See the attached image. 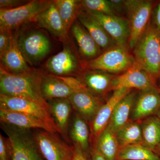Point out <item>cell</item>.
Masks as SVG:
<instances>
[{
  "label": "cell",
  "instance_id": "obj_1",
  "mask_svg": "<svg viewBox=\"0 0 160 160\" xmlns=\"http://www.w3.org/2000/svg\"><path fill=\"white\" fill-rule=\"evenodd\" d=\"M44 74L37 69H30L19 74L10 73L1 66L0 94L30 100L49 109L41 91Z\"/></svg>",
  "mask_w": 160,
  "mask_h": 160
},
{
  "label": "cell",
  "instance_id": "obj_2",
  "mask_svg": "<svg viewBox=\"0 0 160 160\" xmlns=\"http://www.w3.org/2000/svg\"><path fill=\"white\" fill-rule=\"evenodd\" d=\"M134 61L157 84L160 74V30L149 24L134 47Z\"/></svg>",
  "mask_w": 160,
  "mask_h": 160
},
{
  "label": "cell",
  "instance_id": "obj_3",
  "mask_svg": "<svg viewBox=\"0 0 160 160\" xmlns=\"http://www.w3.org/2000/svg\"><path fill=\"white\" fill-rule=\"evenodd\" d=\"M2 127L12 146V160H45L29 130L3 123Z\"/></svg>",
  "mask_w": 160,
  "mask_h": 160
},
{
  "label": "cell",
  "instance_id": "obj_4",
  "mask_svg": "<svg viewBox=\"0 0 160 160\" xmlns=\"http://www.w3.org/2000/svg\"><path fill=\"white\" fill-rule=\"evenodd\" d=\"M53 1L33 0L12 9H0V29L12 31L22 25L33 22L40 12Z\"/></svg>",
  "mask_w": 160,
  "mask_h": 160
},
{
  "label": "cell",
  "instance_id": "obj_5",
  "mask_svg": "<svg viewBox=\"0 0 160 160\" xmlns=\"http://www.w3.org/2000/svg\"><path fill=\"white\" fill-rule=\"evenodd\" d=\"M124 6L129 18V45L134 48L148 26L153 4L150 1L128 0Z\"/></svg>",
  "mask_w": 160,
  "mask_h": 160
},
{
  "label": "cell",
  "instance_id": "obj_6",
  "mask_svg": "<svg viewBox=\"0 0 160 160\" xmlns=\"http://www.w3.org/2000/svg\"><path fill=\"white\" fill-rule=\"evenodd\" d=\"M19 49L27 63L38 64L47 56L51 49V43L46 34L37 29L22 33L17 38Z\"/></svg>",
  "mask_w": 160,
  "mask_h": 160
},
{
  "label": "cell",
  "instance_id": "obj_7",
  "mask_svg": "<svg viewBox=\"0 0 160 160\" xmlns=\"http://www.w3.org/2000/svg\"><path fill=\"white\" fill-rule=\"evenodd\" d=\"M134 62L126 47L118 46L89 61L86 66L92 70L116 73L127 71Z\"/></svg>",
  "mask_w": 160,
  "mask_h": 160
},
{
  "label": "cell",
  "instance_id": "obj_8",
  "mask_svg": "<svg viewBox=\"0 0 160 160\" xmlns=\"http://www.w3.org/2000/svg\"><path fill=\"white\" fill-rule=\"evenodd\" d=\"M56 134L42 129H38L32 134L43 158L45 160H72L73 146H69Z\"/></svg>",
  "mask_w": 160,
  "mask_h": 160
},
{
  "label": "cell",
  "instance_id": "obj_9",
  "mask_svg": "<svg viewBox=\"0 0 160 160\" xmlns=\"http://www.w3.org/2000/svg\"><path fill=\"white\" fill-rule=\"evenodd\" d=\"M132 90L133 89L122 88L114 90L111 96L106 100L93 120L89 123L91 147L96 146L100 136L109 125L118 103Z\"/></svg>",
  "mask_w": 160,
  "mask_h": 160
},
{
  "label": "cell",
  "instance_id": "obj_10",
  "mask_svg": "<svg viewBox=\"0 0 160 160\" xmlns=\"http://www.w3.org/2000/svg\"><path fill=\"white\" fill-rule=\"evenodd\" d=\"M122 88L140 91L158 89L151 77L135 62L131 68L113 78L112 91Z\"/></svg>",
  "mask_w": 160,
  "mask_h": 160
},
{
  "label": "cell",
  "instance_id": "obj_11",
  "mask_svg": "<svg viewBox=\"0 0 160 160\" xmlns=\"http://www.w3.org/2000/svg\"><path fill=\"white\" fill-rule=\"evenodd\" d=\"M0 109L21 112L56 126L49 109L30 100L0 94Z\"/></svg>",
  "mask_w": 160,
  "mask_h": 160
},
{
  "label": "cell",
  "instance_id": "obj_12",
  "mask_svg": "<svg viewBox=\"0 0 160 160\" xmlns=\"http://www.w3.org/2000/svg\"><path fill=\"white\" fill-rule=\"evenodd\" d=\"M72 108L88 124L106 103L102 97L89 91L73 92L69 98Z\"/></svg>",
  "mask_w": 160,
  "mask_h": 160
},
{
  "label": "cell",
  "instance_id": "obj_13",
  "mask_svg": "<svg viewBox=\"0 0 160 160\" xmlns=\"http://www.w3.org/2000/svg\"><path fill=\"white\" fill-rule=\"evenodd\" d=\"M86 12L100 23L118 46L125 47L126 42H129V24L127 21L116 15Z\"/></svg>",
  "mask_w": 160,
  "mask_h": 160
},
{
  "label": "cell",
  "instance_id": "obj_14",
  "mask_svg": "<svg viewBox=\"0 0 160 160\" xmlns=\"http://www.w3.org/2000/svg\"><path fill=\"white\" fill-rule=\"evenodd\" d=\"M1 123L21 129H42L53 133H60L56 126L34 117L18 112L0 109Z\"/></svg>",
  "mask_w": 160,
  "mask_h": 160
},
{
  "label": "cell",
  "instance_id": "obj_15",
  "mask_svg": "<svg viewBox=\"0 0 160 160\" xmlns=\"http://www.w3.org/2000/svg\"><path fill=\"white\" fill-rule=\"evenodd\" d=\"M160 108L158 89L139 91L132 107L130 120L141 122L146 118L156 115Z\"/></svg>",
  "mask_w": 160,
  "mask_h": 160
},
{
  "label": "cell",
  "instance_id": "obj_16",
  "mask_svg": "<svg viewBox=\"0 0 160 160\" xmlns=\"http://www.w3.org/2000/svg\"><path fill=\"white\" fill-rule=\"evenodd\" d=\"M46 67L50 74L60 77L71 76L78 71V63L70 47L66 46L62 51L47 61Z\"/></svg>",
  "mask_w": 160,
  "mask_h": 160
},
{
  "label": "cell",
  "instance_id": "obj_17",
  "mask_svg": "<svg viewBox=\"0 0 160 160\" xmlns=\"http://www.w3.org/2000/svg\"><path fill=\"white\" fill-rule=\"evenodd\" d=\"M33 22L40 28L47 29L61 41H65L67 39L68 32L63 25L54 1L40 12Z\"/></svg>",
  "mask_w": 160,
  "mask_h": 160
},
{
  "label": "cell",
  "instance_id": "obj_18",
  "mask_svg": "<svg viewBox=\"0 0 160 160\" xmlns=\"http://www.w3.org/2000/svg\"><path fill=\"white\" fill-rule=\"evenodd\" d=\"M49 110L60 134L68 140L69 122L71 114V103L68 98H61L48 100Z\"/></svg>",
  "mask_w": 160,
  "mask_h": 160
},
{
  "label": "cell",
  "instance_id": "obj_19",
  "mask_svg": "<svg viewBox=\"0 0 160 160\" xmlns=\"http://www.w3.org/2000/svg\"><path fill=\"white\" fill-rule=\"evenodd\" d=\"M18 36L11 34L9 49L1 58V66L10 73L19 74L31 69L19 49L17 42Z\"/></svg>",
  "mask_w": 160,
  "mask_h": 160
},
{
  "label": "cell",
  "instance_id": "obj_20",
  "mask_svg": "<svg viewBox=\"0 0 160 160\" xmlns=\"http://www.w3.org/2000/svg\"><path fill=\"white\" fill-rule=\"evenodd\" d=\"M69 135L73 145L79 148L89 158L91 148L90 128L86 120L76 112L73 117Z\"/></svg>",
  "mask_w": 160,
  "mask_h": 160
},
{
  "label": "cell",
  "instance_id": "obj_21",
  "mask_svg": "<svg viewBox=\"0 0 160 160\" xmlns=\"http://www.w3.org/2000/svg\"><path fill=\"white\" fill-rule=\"evenodd\" d=\"M133 89L118 103L113 110L109 126L116 132L130 120L132 107L138 94Z\"/></svg>",
  "mask_w": 160,
  "mask_h": 160
},
{
  "label": "cell",
  "instance_id": "obj_22",
  "mask_svg": "<svg viewBox=\"0 0 160 160\" xmlns=\"http://www.w3.org/2000/svg\"><path fill=\"white\" fill-rule=\"evenodd\" d=\"M41 91L44 99L69 98L73 91L62 80L52 74L43 75Z\"/></svg>",
  "mask_w": 160,
  "mask_h": 160
},
{
  "label": "cell",
  "instance_id": "obj_23",
  "mask_svg": "<svg viewBox=\"0 0 160 160\" xmlns=\"http://www.w3.org/2000/svg\"><path fill=\"white\" fill-rule=\"evenodd\" d=\"M113 78L104 72L92 70L85 72L81 80L90 91L102 97L112 90Z\"/></svg>",
  "mask_w": 160,
  "mask_h": 160
},
{
  "label": "cell",
  "instance_id": "obj_24",
  "mask_svg": "<svg viewBox=\"0 0 160 160\" xmlns=\"http://www.w3.org/2000/svg\"><path fill=\"white\" fill-rule=\"evenodd\" d=\"M71 32L80 52L84 57L96 58L98 56L100 53V47L86 29L75 21L71 26Z\"/></svg>",
  "mask_w": 160,
  "mask_h": 160
},
{
  "label": "cell",
  "instance_id": "obj_25",
  "mask_svg": "<svg viewBox=\"0 0 160 160\" xmlns=\"http://www.w3.org/2000/svg\"><path fill=\"white\" fill-rule=\"evenodd\" d=\"M78 17L81 24L100 47L106 48L110 46L111 43L110 36L95 19L87 12H80Z\"/></svg>",
  "mask_w": 160,
  "mask_h": 160
},
{
  "label": "cell",
  "instance_id": "obj_26",
  "mask_svg": "<svg viewBox=\"0 0 160 160\" xmlns=\"http://www.w3.org/2000/svg\"><path fill=\"white\" fill-rule=\"evenodd\" d=\"M140 123L142 144L154 152L160 143V119L154 115L142 120Z\"/></svg>",
  "mask_w": 160,
  "mask_h": 160
},
{
  "label": "cell",
  "instance_id": "obj_27",
  "mask_svg": "<svg viewBox=\"0 0 160 160\" xmlns=\"http://www.w3.org/2000/svg\"><path fill=\"white\" fill-rule=\"evenodd\" d=\"M96 146L106 160L117 159L120 148L116 132L109 125L100 136Z\"/></svg>",
  "mask_w": 160,
  "mask_h": 160
},
{
  "label": "cell",
  "instance_id": "obj_28",
  "mask_svg": "<svg viewBox=\"0 0 160 160\" xmlns=\"http://www.w3.org/2000/svg\"><path fill=\"white\" fill-rule=\"evenodd\" d=\"M116 132L120 149L129 145L142 143L140 122L129 120Z\"/></svg>",
  "mask_w": 160,
  "mask_h": 160
},
{
  "label": "cell",
  "instance_id": "obj_29",
  "mask_svg": "<svg viewBox=\"0 0 160 160\" xmlns=\"http://www.w3.org/2000/svg\"><path fill=\"white\" fill-rule=\"evenodd\" d=\"M117 160H160V158L142 144H138L120 149Z\"/></svg>",
  "mask_w": 160,
  "mask_h": 160
},
{
  "label": "cell",
  "instance_id": "obj_30",
  "mask_svg": "<svg viewBox=\"0 0 160 160\" xmlns=\"http://www.w3.org/2000/svg\"><path fill=\"white\" fill-rule=\"evenodd\" d=\"M54 3L65 29L68 32L79 14L80 2L76 0H57L54 1Z\"/></svg>",
  "mask_w": 160,
  "mask_h": 160
},
{
  "label": "cell",
  "instance_id": "obj_31",
  "mask_svg": "<svg viewBox=\"0 0 160 160\" xmlns=\"http://www.w3.org/2000/svg\"><path fill=\"white\" fill-rule=\"evenodd\" d=\"M81 5L87 11L94 12L109 15H115L109 1L106 0H84Z\"/></svg>",
  "mask_w": 160,
  "mask_h": 160
},
{
  "label": "cell",
  "instance_id": "obj_32",
  "mask_svg": "<svg viewBox=\"0 0 160 160\" xmlns=\"http://www.w3.org/2000/svg\"><path fill=\"white\" fill-rule=\"evenodd\" d=\"M56 77L66 83L67 86L72 89L74 92H81L89 90L85 83L83 82V81L79 78L72 76Z\"/></svg>",
  "mask_w": 160,
  "mask_h": 160
},
{
  "label": "cell",
  "instance_id": "obj_33",
  "mask_svg": "<svg viewBox=\"0 0 160 160\" xmlns=\"http://www.w3.org/2000/svg\"><path fill=\"white\" fill-rule=\"evenodd\" d=\"M12 148L9 138L0 134V160H12Z\"/></svg>",
  "mask_w": 160,
  "mask_h": 160
},
{
  "label": "cell",
  "instance_id": "obj_34",
  "mask_svg": "<svg viewBox=\"0 0 160 160\" xmlns=\"http://www.w3.org/2000/svg\"><path fill=\"white\" fill-rule=\"evenodd\" d=\"M12 32L0 29V58L9 49Z\"/></svg>",
  "mask_w": 160,
  "mask_h": 160
},
{
  "label": "cell",
  "instance_id": "obj_35",
  "mask_svg": "<svg viewBox=\"0 0 160 160\" xmlns=\"http://www.w3.org/2000/svg\"><path fill=\"white\" fill-rule=\"evenodd\" d=\"M26 1L20 0H1L0 8L1 9H12L17 8L24 5Z\"/></svg>",
  "mask_w": 160,
  "mask_h": 160
},
{
  "label": "cell",
  "instance_id": "obj_36",
  "mask_svg": "<svg viewBox=\"0 0 160 160\" xmlns=\"http://www.w3.org/2000/svg\"><path fill=\"white\" fill-rule=\"evenodd\" d=\"M89 159L90 160H107L101 154V152L98 150L96 146H92L90 149L89 153Z\"/></svg>",
  "mask_w": 160,
  "mask_h": 160
},
{
  "label": "cell",
  "instance_id": "obj_37",
  "mask_svg": "<svg viewBox=\"0 0 160 160\" xmlns=\"http://www.w3.org/2000/svg\"><path fill=\"white\" fill-rule=\"evenodd\" d=\"M73 146V156L72 160H90L79 148L74 145Z\"/></svg>",
  "mask_w": 160,
  "mask_h": 160
},
{
  "label": "cell",
  "instance_id": "obj_38",
  "mask_svg": "<svg viewBox=\"0 0 160 160\" xmlns=\"http://www.w3.org/2000/svg\"><path fill=\"white\" fill-rule=\"evenodd\" d=\"M154 25L157 28L160 30V2L158 4L155 11L154 17Z\"/></svg>",
  "mask_w": 160,
  "mask_h": 160
},
{
  "label": "cell",
  "instance_id": "obj_39",
  "mask_svg": "<svg viewBox=\"0 0 160 160\" xmlns=\"http://www.w3.org/2000/svg\"><path fill=\"white\" fill-rule=\"evenodd\" d=\"M109 2L112 8L114 10L115 12L116 11H120L122 6L124 5V1H123L111 0V1H109Z\"/></svg>",
  "mask_w": 160,
  "mask_h": 160
},
{
  "label": "cell",
  "instance_id": "obj_40",
  "mask_svg": "<svg viewBox=\"0 0 160 160\" xmlns=\"http://www.w3.org/2000/svg\"><path fill=\"white\" fill-rule=\"evenodd\" d=\"M156 115L160 119V108L158 111ZM154 152L160 158V143L159 145L158 146V147L156 148V149H155Z\"/></svg>",
  "mask_w": 160,
  "mask_h": 160
},
{
  "label": "cell",
  "instance_id": "obj_41",
  "mask_svg": "<svg viewBox=\"0 0 160 160\" xmlns=\"http://www.w3.org/2000/svg\"><path fill=\"white\" fill-rule=\"evenodd\" d=\"M158 87L159 91V92L160 93V84L159 86H158Z\"/></svg>",
  "mask_w": 160,
  "mask_h": 160
},
{
  "label": "cell",
  "instance_id": "obj_42",
  "mask_svg": "<svg viewBox=\"0 0 160 160\" xmlns=\"http://www.w3.org/2000/svg\"><path fill=\"white\" fill-rule=\"evenodd\" d=\"M159 80V81H160V76H159V80Z\"/></svg>",
  "mask_w": 160,
  "mask_h": 160
}]
</instances>
